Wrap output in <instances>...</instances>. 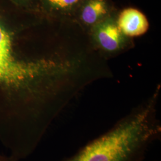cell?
<instances>
[{"label":"cell","instance_id":"obj_4","mask_svg":"<svg viewBox=\"0 0 161 161\" xmlns=\"http://www.w3.org/2000/svg\"><path fill=\"white\" fill-rule=\"evenodd\" d=\"M96 37L101 47L109 52L118 50L122 42L121 31L117 25L111 22H106L98 26Z\"/></svg>","mask_w":161,"mask_h":161},{"label":"cell","instance_id":"obj_3","mask_svg":"<svg viewBox=\"0 0 161 161\" xmlns=\"http://www.w3.org/2000/svg\"><path fill=\"white\" fill-rule=\"evenodd\" d=\"M117 26L122 34L130 37L144 34L149 27L148 20L144 14L132 8H126L121 12Z\"/></svg>","mask_w":161,"mask_h":161},{"label":"cell","instance_id":"obj_6","mask_svg":"<svg viewBox=\"0 0 161 161\" xmlns=\"http://www.w3.org/2000/svg\"><path fill=\"white\" fill-rule=\"evenodd\" d=\"M53 5L58 8H66L76 4L79 0H48Z\"/></svg>","mask_w":161,"mask_h":161},{"label":"cell","instance_id":"obj_1","mask_svg":"<svg viewBox=\"0 0 161 161\" xmlns=\"http://www.w3.org/2000/svg\"><path fill=\"white\" fill-rule=\"evenodd\" d=\"M155 96L148 103L116 122L100 136L63 161H142L150 146L161 139Z\"/></svg>","mask_w":161,"mask_h":161},{"label":"cell","instance_id":"obj_5","mask_svg":"<svg viewBox=\"0 0 161 161\" xmlns=\"http://www.w3.org/2000/svg\"><path fill=\"white\" fill-rule=\"evenodd\" d=\"M107 13V7L104 0H90L82 10L81 17L84 23L92 25Z\"/></svg>","mask_w":161,"mask_h":161},{"label":"cell","instance_id":"obj_2","mask_svg":"<svg viewBox=\"0 0 161 161\" xmlns=\"http://www.w3.org/2000/svg\"><path fill=\"white\" fill-rule=\"evenodd\" d=\"M43 65L23 64L13 57L10 37L0 25V86L7 90L29 91L32 92L31 82L39 76Z\"/></svg>","mask_w":161,"mask_h":161},{"label":"cell","instance_id":"obj_7","mask_svg":"<svg viewBox=\"0 0 161 161\" xmlns=\"http://www.w3.org/2000/svg\"><path fill=\"white\" fill-rule=\"evenodd\" d=\"M0 161H19L10 155H3L0 154Z\"/></svg>","mask_w":161,"mask_h":161}]
</instances>
